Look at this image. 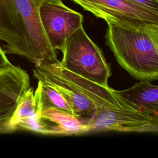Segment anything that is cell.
<instances>
[{"label": "cell", "instance_id": "6da1fadb", "mask_svg": "<svg viewBox=\"0 0 158 158\" xmlns=\"http://www.w3.org/2000/svg\"><path fill=\"white\" fill-rule=\"evenodd\" d=\"M44 62L49 69L93 104L95 115L93 119L87 124L88 133L110 131L157 132L158 116L140 111L119 96L115 89L109 86H102L69 71L59 60Z\"/></svg>", "mask_w": 158, "mask_h": 158}, {"label": "cell", "instance_id": "7a4b0ae2", "mask_svg": "<svg viewBox=\"0 0 158 158\" xmlns=\"http://www.w3.org/2000/svg\"><path fill=\"white\" fill-rule=\"evenodd\" d=\"M0 40L5 41V52L37 63L57 60L43 28L33 0H0Z\"/></svg>", "mask_w": 158, "mask_h": 158}, {"label": "cell", "instance_id": "3957f363", "mask_svg": "<svg viewBox=\"0 0 158 158\" xmlns=\"http://www.w3.org/2000/svg\"><path fill=\"white\" fill-rule=\"evenodd\" d=\"M106 44L118 64L135 78H158V25L133 28L107 22Z\"/></svg>", "mask_w": 158, "mask_h": 158}, {"label": "cell", "instance_id": "277c9868", "mask_svg": "<svg viewBox=\"0 0 158 158\" xmlns=\"http://www.w3.org/2000/svg\"><path fill=\"white\" fill-rule=\"evenodd\" d=\"M60 61L69 71L104 86H109L111 76L109 65L102 50L81 26L65 41Z\"/></svg>", "mask_w": 158, "mask_h": 158}, {"label": "cell", "instance_id": "5b68a950", "mask_svg": "<svg viewBox=\"0 0 158 158\" xmlns=\"http://www.w3.org/2000/svg\"><path fill=\"white\" fill-rule=\"evenodd\" d=\"M106 22L133 28L158 25V13L127 0H72Z\"/></svg>", "mask_w": 158, "mask_h": 158}, {"label": "cell", "instance_id": "8992f818", "mask_svg": "<svg viewBox=\"0 0 158 158\" xmlns=\"http://www.w3.org/2000/svg\"><path fill=\"white\" fill-rule=\"evenodd\" d=\"M38 10L45 34L55 50L60 51L66 39L83 25V15L62 1L44 2L38 7Z\"/></svg>", "mask_w": 158, "mask_h": 158}, {"label": "cell", "instance_id": "52a82bcc", "mask_svg": "<svg viewBox=\"0 0 158 158\" xmlns=\"http://www.w3.org/2000/svg\"><path fill=\"white\" fill-rule=\"evenodd\" d=\"M30 87L29 75L20 66L11 64L0 69V133L14 132L10 127L12 117Z\"/></svg>", "mask_w": 158, "mask_h": 158}, {"label": "cell", "instance_id": "ba28073f", "mask_svg": "<svg viewBox=\"0 0 158 158\" xmlns=\"http://www.w3.org/2000/svg\"><path fill=\"white\" fill-rule=\"evenodd\" d=\"M16 129L30 131L43 135H73L88 133L87 124L80 122L73 115L56 109L20 120Z\"/></svg>", "mask_w": 158, "mask_h": 158}, {"label": "cell", "instance_id": "9c48e42d", "mask_svg": "<svg viewBox=\"0 0 158 158\" xmlns=\"http://www.w3.org/2000/svg\"><path fill=\"white\" fill-rule=\"evenodd\" d=\"M35 64L33 77L52 86L67 102L73 116L85 124L89 123L95 115V107L92 102L49 69L44 61Z\"/></svg>", "mask_w": 158, "mask_h": 158}, {"label": "cell", "instance_id": "30bf717a", "mask_svg": "<svg viewBox=\"0 0 158 158\" xmlns=\"http://www.w3.org/2000/svg\"><path fill=\"white\" fill-rule=\"evenodd\" d=\"M122 98L140 111L158 116V86L151 81L141 80L131 87L116 90Z\"/></svg>", "mask_w": 158, "mask_h": 158}, {"label": "cell", "instance_id": "8fae6325", "mask_svg": "<svg viewBox=\"0 0 158 158\" xmlns=\"http://www.w3.org/2000/svg\"><path fill=\"white\" fill-rule=\"evenodd\" d=\"M38 81L37 88L34 91L37 114L50 109H56L73 115L72 110L67 102L52 86L44 81Z\"/></svg>", "mask_w": 158, "mask_h": 158}, {"label": "cell", "instance_id": "7c38bea8", "mask_svg": "<svg viewBox=\"0 0 158 158\" xmlns=\"http://www.w3.org/2000/svg\"><path fill=\"white\" fill-rule=\"evenodd\" d=\"M36 114V107L34 99V90L30 87L21 98L10 120V127L16 131L17 124L22 120Z\"/></svg>", "mask_w": 158, "mask_h": 158}, {"label": "cell", "instance_id": "4fadbf2b", "mask_svg": "<svg viewBox=\"0 0 158 158\" xmlns=\"http://www.w3.org/2000/svg\"><path fill=\"white\" fill-rule=\"evenodd\" d=\"M158 13V0H127Z\"/></svg>", "mask_w": 158, "mask_h": 158}, {"label": "cell", "instance_id": "5bb4252c", "mask_svg": "<svg viewBox=\"0 0 158 158\" xmlns=\"http://www.w3.org/2000/svg\"><path fill=\"white\" fill-rule=\"evenodd\" d=\"M10 64H11V63L9 62L5 51L2 49L0 45V69L4 68Z\"/></svg>", "mask_w": 158, "mask_h": 158}, {"label": "cell", "instance_id": "9a60e30c", "mask_svg": "<svg viewBox=\"0 0 158 158\" xmlns=\"http://www.w3.org/2000/svg\"><path fill=\"white\" fill-rule=\"evenodd\" d=\"M62 0H33V1L35 2V4L38 6V7L43 3L46 2H57L60 1Z\"/></svg>", "mask_w": 158, "mask_h": 158}]
</instances>
